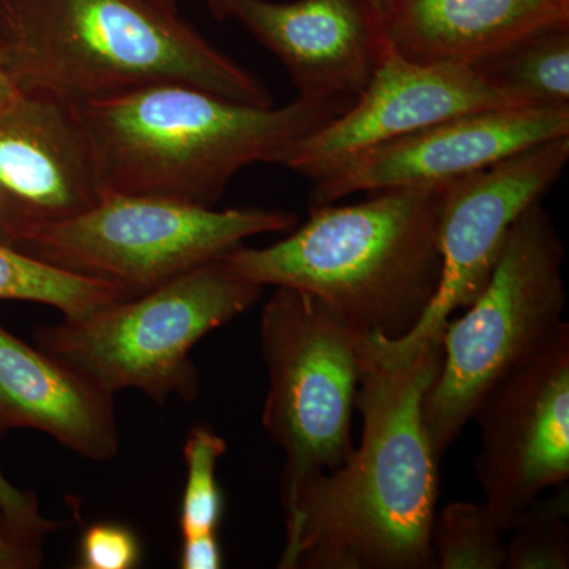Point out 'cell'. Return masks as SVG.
Instances as JSON below:
<instances>
[{
    "label": "cell",
    "instance_id": "6da1fadb",
    "mask_svg": "<svg viewBox=\"0 0 569 569\" xmlns=\"http://www.w3.org/2000/svg\"><path fill=\"white\" fill-rule=\"evenodd\" d=\"M362 340L355 408L359 448L309 479L284 515L282 569H432L438 462L422 425V397L443 348L429 343L389 362Z\"/></svg>",
    "mask_w": 569,
    "mask_h": 569
},
{
    "label": "cell",
    "instance_id": "7a4b0ae2",
    "mask_svg": "<svg viewBox=\"0 0 569 569\" xmlns=\"http://www.w3.org/2000/svg\"><path fill=\"white\" fill-rule=\"evenodd\" d=\"M0 63L22 96L67 107L160 82L274 104L260 78L209 43L176 0H0Z\"/></svg>",
    "mask_w": 569,
    "mask_h": 569
},
{
    "label": "cell",
    "instance_id": "3957f363",
    "mask_svg": "<svg viewBox=\"0 0 569 569\" xmlns=\"http://www.w3.org/2000/svg\"><path fill=\"white\" fill-rule=\"evenodd\" d=\"M445 187L385 190L362 203L310 204L276 244L236 247L230 271L260 287L313 296L362 335L407 336L441 279L438 219Z\"/></svg>",
    "mask_w": 569,
    "mask_h": 569
},
{
    "label": "cell",
    "instance_id": "277c9868",
    "mask_svg": "<svg viewBox=\"0 0 569 569\" xmlns=\"http://www.w3.org/2000/svg\"><path fill=\"white\" fill-rule=\"evenodd\" d=\"M353 102L298 97L284 107H258L160 82L73 108L108 190L213 206L239 171L279 164L296 141Z\"/></svg>",
    "mask_w": 569,
    "mask_h": 569
},
{
    "label": "cell",
    "instance_id": "5b68a950",
    "mask_svg": "<svg viewBox=\"0 0 569 569\" xmlns=\"http://www.w3.org/2000/svg\"><path fill=\"white\" fill-rule=\"evenodd\" d=\"M563 263L565 246L552 217L542 203L531 206L509 230L473 305L445 325L443 361L421 406L438 460L486 396L567 325Z\"/></svg>",
    "mask_w": 569,
    "mask_h": 569
},
{
    "label": "cell",
    "instance_id": "8992f818",
    "mask_svg": "<svg viewBox=\"0 0 569 569\" xmlns=\"http://www.w3.org/2000/svg\"><path fill=\"white\" fill-rule=\"evenodd\" d=\"M296 223L293 212L277 209L219 211L176 198L110 190L73 216L9 228L0 233V244L133 298L220 260L247 239L290 231Z\"/></svg>",
    "mask_w": 569,
    "mask_h": 569
},
{
    "label": "cell",
    "instance_id": "52a82bcc",
    "mask_svg": "<svg viewBox=\"0 0 569 569\" xmlns=\"http://www.w3.org/2000/svg\"><path fill=\"white\" fill-rule=\"evenodd\" d=\"M264 288L220 260L197 266L133 298L37 329V347L114 395L138 389L156 402L194 400L200 376L190 353L213 329L242 316Z\"/></svg>",
    "mask_w": 569,
    "mask_h": 569
},
{
    "label": "cell",
    "instance_id": "ba28073f",
    "mask_svg": "<svg viewBox=\"0 0 569 569\" xmlns=\"http://www.w3.org/2000/svg\"><path fill=\"white\" fill-rule=\"evenodd\" d=\"M362 332L313 296L276 288L260 321L261 355L268 369L263 427L282 449L283 515L309 479L347 462L353 452L351 422Z\"/></svg>",
    "mask_w": 569,
    "mask_h": 569
},
{
    "label": "cell",
    "instance_id": "9c48e42d",
    "mask_svg": "<svg viewBox=\"0 0 569 569\" xmlns=\"http://www.w3.org/2000/svg\"><path fill=\"white\" fill-rule=\"evenodd\" d=\"M568 162L569 137H560L447 183L438 219L441 279L436 298L407 336H367L377 356L395 362L441 342L452 313L473 305L488 283L512 224L542 203Z\"/></svg>",
    "mask_w": 569,
    "mask_h": 569
},
{
    "label": "cell",
    "instance_id": "30bf717a",
    "mask_svg": "<svg viewBox=\"0 0 569 569\" xmlns=\"http://www.w3.org/2000/svg\"><path fill=\"white\" fill-rule=\"evenodd\" d=\"M475 471L503 531L523 509L569 479V325L486 396Z\"/></svg>",
    "mask_w": 569,
    "mask_h": 569
},
{
    "label": "cell",
    "instance_id": "8fae6325",
    "mask_svg": "<svg viewBox=\"0 0 569 569\" xmlns=\"http://www.w3.org/2000/svg\"><path fill=\"white\" fill-rule=\"evenodd\" d=\"M508 107L530 104L493 88L470 63L410 61L387 41L355 102L296 141L279 164L316 181L367 149L456 116Z\"/></svg>",
    "mask_w": 569,
    "mask_h": 569
},
{
    "label": "cell",
    "instance_id": "7c38bea8",
    "mask_svg": "<svg viewBox=\"0 0 569 569\" xmlns=\"http://www.w3.org/2000/svg\"><path fill=\"white\" fill-rule=\"evenodd\" d=\"M569 137V104L468 112L358 153L312 181L310 204L356 193L447 186L531 146Z\"/></svg>",
    "mask_w": 569,
    "mask_h": 569
},
{
    "label": "cell",
    "instance_id": "4fadbf2b",
    "mask_svg": "<svg viewBox=\"0 0 569 569\" xmlns=\"http://www.w3.org/2000/svg\"><path fill=\"white\" fill-rule=\"evenodd\" d=\"M271 51L302 99H351L366 88L387 47L383 24L362 0H204Z\"/></svg>",
    "mask_w": 569,
    "mask_h": 569
},
{
    "label": "cell",
    "instance_id": "5bb4252c",
    "mask_svg": "<svg viewBox=\"0 0 569 569\" xmlns=\"http://www.w3.org/2000/svg\"><path fill=\"white\" fill-rule=\"evenodd\" d=\"M110 192L73 107L21 96L0 112V233L63 219Z\"/></svg>",
    "mask_w": 569,
    "mask_h": 569
},
{
    "label": "cell",
    "instance_id": "9a60e30c",
    "mask_svg": "<svg viewBox=\"0 0 569 569\" xmlns=\"http://www.w3.org/2000/svg\"><path fill=\"white\" fill-rule=\"evenodd\" d=\"M114 395L0 325V433L33 429L93 462L121 448Z\"/></svg>",
    "mask_w": 569,
    "mask_h": 569
},
{
    "label": "cell",
    "instance_id": "2e32d148",
    "mask_svg": "<svg viewBox=\"0 0 569 569\" xmlns=\"http://www.w3.org/2000/svg\"><path fill=\"white\" fill-rule=\"evenodd\" d=\"M568 22L569 0H391L383 33L410 61L471 66L527 33Z\"/></svg>",
    "mask_w": 569,
    "mask_h": 569
},
{
    "label": "cell",
    "instance_id": "e0dca14e",
    "mask_svg": "<svg viewBox=\"0 0 569 569\" xmlns=\"http://www.w3.org/2000/svg\"><path fill=\"white\" fill-rule=\"evenodd\" d=\"M471 66L520 103L569 104V22L527 33Z\"/></svg>",
    "mask_w": 569,
    "mask_h": 569
},
{
    "label": "cell",
    "instance_id": "ac0fdd59",
    "mask_svg": "<svg viewBox=\"0 0 569 569\" xmlns=\"http://www.w3.org/2000/svg\"><path fill=\"white\" fill-rule=\"evenodd\" d=\"M123 298L111 284L70 274L0 244V299L37 302L61 310L63 317H80Z\"/></svg>",
    "mask_w": 569,
    "mask_h": 569
},
{
    "label": "cell",
    "instance_id": "d6986e66",
    "mask_svg": "<svg viewBox=\"0 0 569 569\" xmlns=\"http://www.w3.org/2000/svg\"><path fill=\"white\" fill-rule=\"evenodd\" d=\"M505 531L485 503L456 501L441 509L432 527L433 561L438 569H503Z\"/></svg>",
    "mask_w": 569,
    "mask_h": 569
},
{
    "label": "cell",
    "instance_id": "ffe728a7",
    "mask_svg": "<svg viewBox=\"0 0 569 569\" xmlns=\"http://www.w3.org/2000/svg\"><path fill=\"white\" fill-rule=\"evenodd\" d=\"M569 489L567 482L550 497L537 498L512 526L507 541V569L569 568Z\"/></svg>",
    "mask_w": 569,
    "mask_h": 569
},
{
    "label": "cell",
    "instance_id": "44dd1931",
    "mask_svg": "<svg viewBox=\"0 0 569 569\" xmlns=\"http://www.w3.org/2000/svg\"><path fill=\"white\" fill-rule=\"evenodd\" d=\"M227 441L209 426L193 427L183 445L187 482L181 505L182 537L217 533L223 515V497L217 466L227 452Z\"/></svg>",
    "mask_w": 569,
    "mask_h": 569
},
{
    "label": "cell",
    "instance_id": "7402d4cb",
    "mask_svg": "<svg viewBox=\"0 0 569 569\" xmlns=\"http://www.w3.org/2000/svg\"><path fill=\"white\" fill-rule=\"evenodd\" d=\"M140 556L138 538L119 523H96L82 535L81 568L130 569L137 567Z\"/></svg>",
    "mask_w": 569,
    "mask_h": 569
},
{
    "label": "cell",
    "instance_id": "603a6c76",
    "mask_svg": "<svg viewBox=\"0 0 569 569\" xmlns=\"http://www.w3.org/2000/svg\"><path fill=\"white\" fill-rule=\"evenodd\" d=\"M0 512L13 523L14 527L31 535L32 538L43 541L56 523L41 516L39 501L31 490L18 489L11 485L0 468Z\"/></svg>",
    "mask_w": 569,
    "mask_h": 569
},
{
    "label": "cell",
    "instance_id": "cb8c5ba5",
    "mask_svg": "<svg viewBox=\"0 0 569 569\" xmlns=\"http://www.w3.org/2000/svg\"><path fill=\"white\" fill-rule=\"evenodd\" d=\"M43 541L14 527L0 512V569L40 567Z\"/></svg>",
    "mask_w": 569,
    "mask_h": 569
},
{
    "label": "cell",
    "instance_id": "d4e9b609",
    "mask_svg": "<svg viewBox=\"0 0 569 569\" xmlns=\"http://www.w3.org/2000/svg\"><path fill=\"white\" fill-rule=\"evenodd\" d=\"M181 567L183 569L222 568V548H220L217 533H201L183 538Z\"/></svg>",
    "mask_w": 569,
    "mask_h": 569
},
{
    "label": "cell",
    "instance_id": "484cf974",
    "mask_svg": "<svg viewBox=\"0 0 569 569\" xmlns=\"http://www.w3.org/2000/svg\"><path fill=\"white\" fill-rule=\"evenodd\" d=\"M22 93L17 88L10 74L0 63V112L6 111L11 104L17 103L21 99Z\"/></svg>",
    "mask_w": 569,
    "mask_h": 569
},
{
    "label": "cell",
    "instance_id": "4316f807",
    "mask_svg": "<svg viewBox=\"0 0 569 569\" xmlns=\"http://www.w3.org/2000/svg\"><path fill=\"white\" fill-rule=\"evenodd\" d=\"M362 2L367 3V6L372 9L373 13L380 18L381 24H383L385 17H387L389 6H391V0H362Z\"/></svg>",
    "mask_w": 569,
    "mask_h": 569
}]
</instances>
